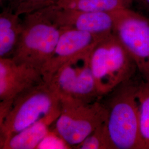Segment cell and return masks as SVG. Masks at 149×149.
<instances>
[{
	"label": "cell",
	"mask_w": 149,
	"mask_h": 149,
	"mask_svg": "<svg viewBox=\"0 0 149 149\" xmlns=\"http://www.w3.org/2000/svg\"><path fill=\"white\" fill-rule=\"evenodd\" d=\"M138 84L124 82L112 91L105 126L113 149H145L139 128Z\"/></svg>",
	"instance_id": "1"
},
{
	"label": "cell",
	"mask_w": 149,
	"mask_h": 149,
	"mask_svg": "<svg viewBox=\"0 0 149 149\" xmlns=\"http://www.w3.org/2000/svg\"><path fill=\"white\" fill-rule=\"evenodd\" d=\"M91 69L100 97L132 80L136 66L113 33L96 43L90 54Z\"/></svg>",
	"instance_id": "2"
},
{
	"label": "cell",
	"mask_w": 149,
	"mask_h": 149,
	"mask_svg": "<svg viewBox=\"0 0 149 149\" xmlns=\"http://www.w3.org/2000/svg\"><path fill=\"white\" fill-rule=\"evenodd\" d=\"M21 36L12 58L39 70L53 53L60 27L45 9L23 16Z\"/></svg>",
	"instance_id": "3"
},
{
	"label": "cell",
	"mask_w": 149,
	"mask_h": 149,
	"mask_svg": "<svg viewBox=\"0 0 149 149\" xmlns=\"http://www.w3.org/2000/svg\"><path fill=\"white\" fill-rule=\"evenodd\" d=\"M60 111L58 94L42 81L14 99L0 136V145L13 135Z\"/></svg>",
	"instance_id": "4"
},
{
	"label": "cell",
	"mask_w": 149,
	"mask_h": 149,
	"mask_svg": "<svg viewBox=\"0 0 149 149\" xmlns=\"http://www.w3.org/2000/svg\"><path fill=\"white\" fill-rule=\"evenodd\" d=\"M60 100V112L53 129L71 148L105 122L106 108L102 103L85 102L70 98Z\"/></svg>",
	"instance_id": "5"
},
{
	"label": "cell",
	"mask_w": 149,
	"mask_h": 149,
	"mask_svg": "<svg viewBox=\"0 0 149 149\" xmlns=\"http://www.w3.org/2000/svg\"><path fill=\"white\" fill-rule=\"evenodd\" d=\"M113 33L126 49L143 80L149 81V17L130 8L114 12Z\"/></svg>",
	"instance_id": "6"
},
{
	"label": "cell",
	"mask_w": 149,
	"mask_h": 149,
	"mask_svg": "<svg viewBox=\"0 0 149 149\" xmlns=\"http://www.w3.org/2000/svg\"><path fill=\"white\" fill-rule=\"evenodd\" d=\"M92 50L65 64L47 82L60 98L92 102L100 97L91 69Z\"/></svg>",
	"instance_id": "7"
},
{
	"label": "cell",
	"mask_w": 149,
	"mask_h": 149,
	"mask_svg": "<svg viewBox=\"0 0 149 149\" xmlns=\"http://www.w3.org/2000/svg\"><path fill=\"white\" fill-rule=\"evenodd\" d=\"M101 39L71 27H60L59 39L53 53L41 69L43 81L49 82L63 65L91 50Z\"/></svg>",
	"instance_id": "8"
},
{
	"label": "cell",
	"mask_w": 149,
	"mask_h": 149,
	"mask_svg": "<svg viewBox=\"0 0 149 149\" xmlns=\"http://www.w3.org/2000/svg\"><path fill=\"white\" fill-rule=\"evenodd\" d=\"M59 27H71L88 32L99 38L113 33L114 12H92L59 8L52 6L44 8Z\"/></svg>",
	"instance_id": "9"
},
{
	"label": "cell",
	"mask_w": 149,
	"mask_h": 149,
	"mask_svg": "<svg viewBox=\"0 0 149 149\" xmlns=\"http://www.w3.org/2000/svg\"><path fill=\"white\" fill-rule=\"evenodd\" d=\"M42 81L37 69L12 58H0V101L15 99Z\"/></svg>",
	"instance_id": "10"
},
{
	"label": "cell",
	"mask_w": 149,
	"mask_h": 149,
	"mask_svg": "<svg viewBox=\"0 0 149 149\" xmlns=\"http://www.w3.org/2000/svg\"><path fill=\"white\" fill-rule=\"evenodd\" d=\"M59 113L51 114L13 135L0 145V149H37Z\"/></svg>",
	"instance_id": "11"
},
{
	"label": "cell",
	"mask_w": 149,
	"mask_h": 149,
	"mask_svg": "<svg viewBox=\"0 0 149 149\" xmlns=\"http://www.w3.org/2000/svg\"><path fill=\"white\" fill-rule=\"evenodd\" d=\"M22 29L21 16L11 9L0 11V58H12Z\"/></svg>",
	"instance_id": "12"
},
{
	"label": "cell",
	"mask_w": 149,
	"mask_h": 149,
	"mask_svg": "<svg viewBox=\"0 0 149 149\" xmlns=\"http://www.w3.org/2000/svg\"><path fill=\"white\" fill-rule=\"evenodd\" d=\"M132 0H59L54 6L62 9L113 12L130 8Z\"/></svg>",
	"instance_id": "13"
},
{
	"label": "cell",
	"mask_w": 149,
	"mask_h": 149,
	"mask_svg": "<svg viewBox=\"0 0 149 149\" xmlns=\"http://www.w3.org/2000/svg\"><path fill=\"white\" fill-rule=\"evenodd\" d=\"M137 97L140 136L145 149H149V81L138 84Z\"/></svg>",
	"instance_id": "14"
},
{
	"label": "cell",
	"mask_w": 149,
	"mask_h": 149,
	"mask_svg": "<svg viewBox=\"0 0 149 149\" xmlns=\"http://www.w3.org/2000/svg\"><path fill=\"white\" fill-rule=\"evenodd\" d=\"M105 123V122H104ZM77 149H113L105 123L89 135L80 144L74 148Z\"/></svg>",
	"instance_id": "15"
},
{
	"label": "cell",
	"mask_w": 149,
	"mask_h": 149,
	"mask_svg": "<svg viewBox=\"0 0 149 149\" xmlns=\"http://www.w3.org/2000/svg\"><path fill=\"white\" fill-rule=\"evenodd\" d=\"M59 0H12L11 9L17 15L24 16L55 5Z\"/></svg>",
	"instance_id": "16"
},
{
	"label": "cell",
	"mask_w": 149,
	"mask_h": 149,
	"mask_svg": "<svg viewBox=\"0 0 149 149\" xmlns=\"http://www.w3.org/2000/svg\"><path fill=\"white\" fill-rule=\"evenodd\" d=\"M67 144L53 129H50L48 134L39 145L37 149H71Z\"/></svg>",
	"instance_id": "17"
},
{
	"label": "cell",
	"mask_w": 149,
	"mask_h": 149,
	"mask_svg": "<svg viewBox=\"0 0 149 149\" xmlns=\"http://www.w3.org/2000/svg\"><path fill=\"white\" fill-rule=\"evenodd\" d=\"M14 99L0 101V136L6 117L11 108Z\"/></svg>",
	"instance_id": "18"
},
{
	"label": "cell",
	"mask_w": 149,
	"mask_h": 149,
	"mask_svg": "<svg viewBox=\"0 0 149 149\" xmlns=\"http://www.w3.org/2000/svg\"><path fill=\"white\" fill-rule=\"evenodd\" d=\"M139 2H140L144 7L149 11V0H140Z\"/></svg>",
	"instance_id": "19"
},
{
	"label": "cell",
	"mask_w": 149,
	"mask_h": 149,
	"mask_svg": "<svg viewBox=\"0 0 149 149\" xmlns=\"http://www.w3.org/2000/svg\"><path fill=\"white\" fill-rule=\"evenodd\" d=\"M2 2H3L2 0H0V6H1V3H2Z\"/></svg>",
	"instance_id": "20"
},
{
	"label": "cell",
	"mask_w": 149,
	"mask_h": 149,
	"mask_svg": "<svg viewBox=\"0 0 149 149\" xmlns=\"http://www.w3.org/2000/svg\"><path fill=\"white\" fill-rule=\"evenodd\" d=\"M10 1V2H11L12 0H2V1Z\"/></svg>",
	"instance_id": "21"
},
{
	"label": "cell",
	"mask_w": 149,
	"mask_h": 149,
	"mask_svg": "<svg viewBox=\"0 0 149 149\" xmlns=\"http://www.w3.org/2000/svg\"><path fill=\"white\" fill-rule=\"evenodd\" d=\"M132 1H138V2H139V1H140V0H132Z\"/></svg>",
	"instance_id": "22"
}]
</instances>
